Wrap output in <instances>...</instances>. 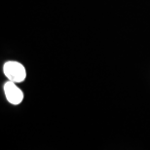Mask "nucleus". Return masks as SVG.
<instances>
[{
    "label": "nucleus",
    "instance_id": "nucleus-1",
    "mask_svg": "<svg viewBox=\"0 0 150 150\" xmlns=\"http://www.w3.org/2000/svg\"><path fill=\"white\" fill-rule=\"evenodd\" d=\"M3 72L9 80L15 83L23 82L26 77L25 67L18 62H7L3 65Z\"/></svg>",
    "mask_w": 150,
    "mask_h": 150
},
{
    "label": "nucleus",
    "instance_id": "nucleus-2",
    "mask_svg": "<svg viewBox=\"0 0 150 150\" xmlns=\"http://www.w3.org/2000/svg\"><path fill=\"white\" fill-rule=\"evenodd\" d=\"M4 93L6 96V98L10 103L14 104V105H18L23 101V94L16 86V84L13 81H9V82L5 83L4 85Z\"/></svg>",
    "mask_w": 150,
    "mask_h": 150
}]
</instances>
